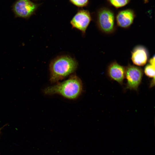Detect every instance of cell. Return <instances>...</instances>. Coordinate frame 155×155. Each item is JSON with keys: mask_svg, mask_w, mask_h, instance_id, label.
Masks as SVG:
<instances>
[{"mask_svg": "<svg viewBox=\"0 0 155 155\" xmlns=\"http://www.w3.org/2000/svg\"><path fill=\"white\" fill-rule=\"evenodd\" d=\"M83 90V84L81 79L75 74H71L67 80L49 86L44 90L47 95L58 94L70 100L78 98Z\"/></svg>", "mask_w": 155, "mask_h": 155, "instance_id": "1", "label": "cell"}, {"mask_svg": "<svg viewBox=\"0 0 155 155\" xmlns=\"http://www.w3.org/2000/svg\"><path fill=\"white\" fill-rule=\"evenodd\" d=\"M78 63L74 58L68 55H62L53 59L49 65L50 80L51 83H57L77 69Z\"/></svg>", "mask_w": 155, "mask_h": 155, "instance_id": "2", "label": "cell"}, {"mask_svg": "<svg viewBox=\"0 0 155 155\" xmlns=\"http://www.w3.org/2000/svg\"><path fill=\"white\" fill-rule=\"evenodd\" d=\"M96 15V24L100 31L107 34L115 32V17L113 11L106 7H102L97 11Z\"/></svg>", "mask_w": 155, "mask_h": 155, "instance_id": "3", "label": "cell"}, {"mask_svg": "<svg viewBox=\"0 0 155 155\" xmlns=\"http://www.w3.org/2000/svg\"><path fill=\"white\" fill-rule=\"evenodd\" d=\"M143 75V71L140 67L130 64L125 67V77L127 82L125 90L137 91Z\"/></svg>", "mask_w": 155, "mask_h": 155, "instance_id": "4", "label": "cell"}, {"mask_svg": "<svg viewBox=\"0 0 155 155\" xmlns=\"http://www.w3.org/2000/svg\"><path fill=\"white\" fill-rule=\"evenodd\" d=\"M40 5V4L30 0H17L13 4L12 10L16 17L28 18L35 13Z\"/></svg>", "mask_w": 155, "mask_h": 155, "instance_id": "5", "label": "cell"}, {"mask_svg": "<svg viewBox=\"0 0 155 155\" xmlns=\"http://www.w3.org/2000/svg\"><path fill=\"white\" fill-rule=\"evenodd\" d=\"M92 20L89 11L81 9H79L72 18L70 24L73 28L81 31L84 35Z\"/></svg>", "mask_w": 155, "mask_h": 155, "instance_id": "6", "label": "cell"}, {"mask_svg": "<svg viewBox=\"0 0 155 155\" xmlns=\"http://www.w3.org/2000/svg\"><path fill=\"white\" fill-rule=\"evenodd\" d=\"M125 72V67L120 65L115 61L110 63L107 70V75L109 78L121 85L123 84Z\"/></svg>", "mask_w": 155, "mask_h": 155, "instance_id": "7", "label": "cell"}, {"mask_svg": "<svg viewBox=\"0 0 155 155\" xmlns=\"http://www.w3.org/2000/svg\"><path fill=\"white\" fill-rule=\"evenodd\" d=\"M135 16L134 11L131 9L119 11L116 16L117 24L121 28H127L133 24Z\"/></svg>", "mask_w": 155, "mask_h": 155, "instance_id": "8", "label": "cell"}, {"mask_svg": "<svg viewBox=\"0 0 155 155\" xmlns=\"http://www.w3.org/2000/svg\"><path fill=\"white\" fill-rule=\"evenodd\" d=\"M148 57L147 49L142 45L135 46L131 51L132 61L136 66H142L145 65L148 60Z\"/></svg>", "mask_w": 155, "mask_h": 155, "instance_id": "9", "label": "cell"}, {"mask_svg": "<svg viewBox=\"0 0 155 155\" xmlns=\"http://www.w3.org/2000/svg\"><path fill=\"white\" fill-rule=\"evenodd\" d=\"M155 67V66L149 63L146 66L144 70L145 75L148 77L152 79L150 84V87H152L154 85Z\"/></svg>", "mask_w": 155, "mask_h": 155, "instance_id": "10", "label": "cell"}, {"mask_svg": "<svg viewBox=\"0 0 155 155\" xmlns=\"http://www.w3.org/2000/svg\"><path fill=\"white\" fill-rule=\"evenodd\" d=\"M131 0H107L111 5L116 8L123 7L128 4Z\"/></svg>", "mask_w": 155, "mask_h": 155, "instance_id": "11", "label": "cell"}, {"mask_svg": "<svg viewBox=\"0 0 155 155\" xmlns=\"http://www.w3.org/2000/svg\"><path fill=\"white\" fill-rule=\"evenodd\" d=\"M70 2L74 5L79 7H86L88 5L89 0H69Z\"/></svg>", "mask_w": 155, "mask_h": 155, "instance_id": "12", "label": "cell"}, {"mask_svg": "<svg viewBox=\"0 0 155 155\" xmlns=\"http://www.w3.org/2000/svg\"><path fill=\"white\" fill-rule=\"evenodd\" d=\"M149 63L155 66V57L154 56L153 57L151 58L149 61Z\"/></svg>", "mask_w": 155, "mask_h": 155, "instance_id": "13", "label": "cell"}, {"mask_svg": "<svg viewBox=\"0 0 155 155\" xmlns=\"http://www.w3.org/2000/svg\"><path fill=\"white\" fill-rule=\"evenodd\" d=\"M2 128H0V133L1 132V130L2 129Z\"/></svg>", "mask_w": 155, "mask_h": 155, "instance_id": "14", "label": "cell"}]
</instances>
